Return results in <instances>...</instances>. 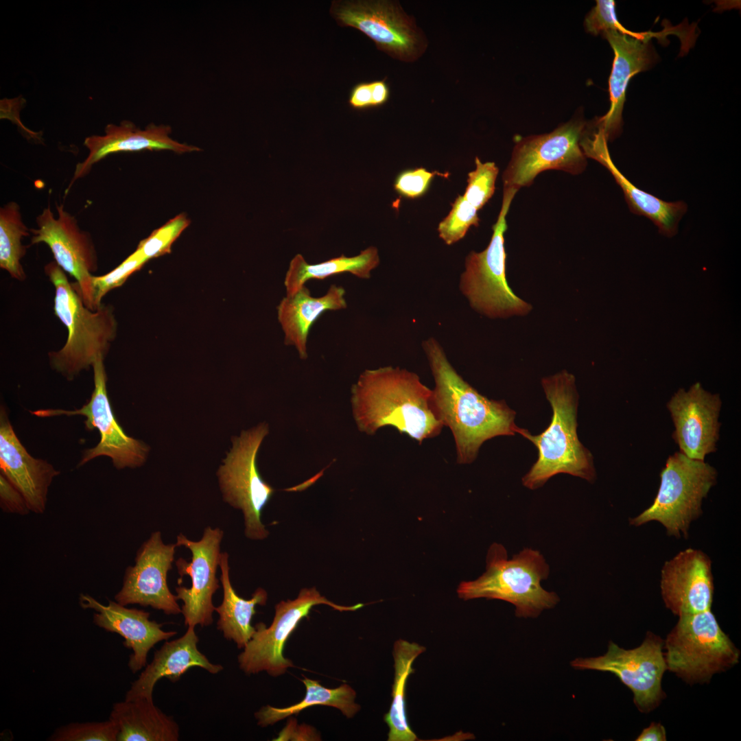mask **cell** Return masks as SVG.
I'll use <instances>...</instances> for the list:
<instances>
[{"label":"cell","mask_w":741,"mask_h":741,"mask_svg":"<svg viewBox=\"0 0 741 741\" xmlns=\"http://www.w3.org/2000/svg\"><path fill=\"white\" fill-rule=\"evenodd\" d=\"M422 346L435 383L434 410L452 433L458 464L472 463L486 440L516 434V412L505 401L489 399L467 382L434 338L424 340Z\"/></svg>","instance_id":"cell-1"},{"label":"cell","mask_w":741,"mask_h":741,"mask_svg":"<svg viewBox=\"0 0 741 741\" xmlns=\"http://www.w3.org/2000/svg\"><path fill=\"white\" fill-rule=\"evenodd\" d=\"M357 429L374 435L392 426L421 444L438 436L442 422L435 414L432 390L414 372L391 366L362 372L351 389Z\"/></svg>","instance_id":"cell-2"},{"label":"cell","mask_w":741,"mask_h":741,"mask_svg":"<svg viewBox=\"0 0 741 741\" xmlns=\"http://www.w3.org/2000/svg\"><path fill=\"white\" fill-rule=\"evenodd\" d=\"M541 385L552 409L550 423L538 435L519 427L516 430L538 450L537 461L522 478L523 485L537 489L558 473L593 482L596 478L593 456L577 434L578 394L574 375L563 370L543 378Z\"/></svg>","instance_id":"cell-3"},{"label":"cell","mask_w":741,"mask_h":741,"mask_svg":"<svg viewBox=\"0 0 741 741\" xmlns=\"http://www.w3.org/2000/svg\"><path fill=\"white\" fill-rule=\"evenodd\" d=\"M45 272L55 287L54 314L68 331L64 345L49 352V361L52 369L71 380L97 357L105 358L117 336V322L111 305L87 307L76 282L70 283L55 261L45 266Z\"/></svg>","instance_id":"cell-4"},{"label":"cell","mask_w":741,"mask_h":741,"mask_svg":"<svg viewBox=\"0 0 741 741\" xmlns=\"http://www.w3.org/2000/svg\"><path fill=\"white\" fill-rule=\"evenodd\" d=\"M549 572L539 551L526 548L508 559L505 548L494 543L488 551L486 572L475 580L462 582L457 593L464 600L484 598L508 602L515 607L517 617L536 618L559 601L556 593L541 585Z\"/></svg>","instance_id":"cell-5"},{"label":"cell","mask_w":741,"mask_h":741,"mask_svg":"<svg viewBox=\"0 0 741 741\" xmlns=\"http://www.w3.org/2000/svg\"><path fill=\"white\" fill-rule=\"evenodd\" d=\"M679 618L663 642L666 670L687 683H703L739 662V650L711 609Z\"/></svg>","instance_id":"cell-6"},{"label":"cell","mask_w":741,"mask_h":741,"mask_svg":"<svg viewBox=\"0 0 741 741\" xmlns=\"http://www.w3.org/2000/svg\"><path fill=\"white\" fill-rule=\"evenodd\" d=\"M652 504L630 524L639 526L657 521L668 535H688L690 524L702 513V502L716 484L717 471L705 460L688 458L680 451L668 457Z\"/></svg>","instance_id":"cell-7"},{"label":"cell","mask_w":741,"mask_h":741,"mask_svg":"<svg viewBox=\"0 0 741 741\" xmlns=\"http://www.w3.org/2000/svg\"><path fill=\"white\" fill-rule=\"evenodd\" d=\"M517 192L504 189L502 208L490 243L482 252H469L460 278V290L470 306L490 318L522 316L531 309L530 304L514 294L506 277V217Z\"/></svg>","instance_id":"cell-8"},{"label":"cell","mask_w":741,"mask_h":741,"mask_svg":"<svg viewBox=\"0 0 741 741\" xmlns=\"http://www.w3.org/2000/svg\"><path fill=\"white\" fill-rule=\"evenodd\" d=\"M268 432V424L261 423L233 438L232 448L217 472L224 501L242 511L244 533L252 540H263L269 534L261 517L275 490L263 480L257 467V455Z\"/></svg>","instance_id":"cell-9"},{"label":"cell","mask_w":741,"mask_h":741,"mask_svg":"<svg viewBox=\"0 0 741 741\" xmlns=\"http://www.w3.org/2000/svg\"><path fill=\"white\" fill-rule=\"evenodd\" d=\"M587 127V124L577 117L550 133L517 139L503 174L504 189L518 191L530 186L539 174L549 169L572 174L582 173L587 165V157L581 141Z\"/></svg>","instance_id":"cell-10"},{"label":"cell","mask_w":741,"mask_h":741,"mask_svg":"<svg viewBox=\"0 0 741 741\" xmlns=\"http://www.w3.org/2000/svg\"><path fill=\"white\" fill-rule=\"evenodd\" d=\"M326 604L339 611H354L364 606L337 604L321 596L315 588L301 589L294 600H282L275 606V614L269 627L263 622L255 625V632L237 657L239 668L247 674L265 671L272 677L286 672L294 667L291 660L283 656L286 641L299 622L307 617L311 608Z\"/></svg>","instance_id":"cell-11"},{"label":"cell","mask_w":741,"mask_h":741,"mask_svg":"<svg viewBox=\"0 0 741 741\" xmlns=\"http://www.w3.org/2000/svg\"><path fill=\"white\" fill-rule=\"evenodd\" d=\"M104 357L99 356L93 364L94 390L89 401L80 409L38 410L32 413L39 417L81 415L86 417V429H97L100 440L84 451L78 467L99 456H108L117 469L141 467L146 461L149 447L142 441L126 435L116 421L108 396Z\"/></svg>","instance_id":"cell-12"},{"label":"cell","mask_w":741,"mask_h":741,"mask_svg":"<svg viewBox=\"0 0 741 741\" xmlns=\"http://www.w3.org/2000/svg\"><path fill=\"white\" fill-rule=\"evenodd\" d=\"M663 641L648 633L642 644L626 650L610 642L602 656L576 658L571 666L578 670L608 672L617 676L633 694V701L642 712L655 709L665 696L661 687L666 670Z\"/></svg>","instance_id":"cell-13"},{"label":"cell","mask_w":741,"mask_h":741,"mask_svg":"<svg viewBox=\"0 0 741 741\" xmlns=\"http://www.w3.org/2000/svg\"><path fill=\"white\" fill-rule=\"evenodd\" d=\"M56 208V217L49 206L36 217L37 228L30 229L31 244L45 243L49 247L56 263L76 280L86 306L96 310L92 287L93 273L98 267L95 244L63 204Z\"/></svg>","instance_id":"cell-14"},{"label":"cell","mask_w":741,"mask_h":741,"mask_svg":"<svg viewBox=\"0 0 741 741\" xmlns=\"http://www.w3.org/2000/svg\"><path fill=\"white\" fill-rule=\"evenodd\" d=\"M223 536L224 532L220 528L210 526L204 528L202 538L197 541L189 540L182 533L177 535V547L184 546L191 553V562L183 558L176 561L180 578L188 575L191 578L189 588L176 587V598L183 602L181 613L185 626H208L213 622L215 607L213 596L220 587L216 572Z\"/></svg>","instance_id":"cell-15"},{"label":"cell","mask_w":741,"mask_h":741,"mask_svg":"<svg viewBox=\"0 0 741 741\" xmlns=\"http://www.w3.org/2000/svg\"><path fill=\"white\" fill-rule=\"evenodd\" d=\"M330 13L339 25L361 31L391 56L407 60L418 52L417 31L392 1H333Z\"/></svg>","instance_id":"cell-16"},{"label":"cell","mask_w":741,"mask_h":741,"mask_svg":"<svg viewBox=\"0 0 741 741\" xmlns=\"http://www.w3.org/2000/svg\"><path fill=\"white\" fill-rule=\"evenodd\" d=\"M176 548V543H164L159 531L152 532L138 550L134 565L126 568L115 601L124 606L150 607L167 615L181 613L176 596L167 582Z\"/></svg>","instance_id":"cell-17"},{"label":"cell","mask_w":741,"mask_h":741,"mask_svg":"<svg viewBox=\"0 0 741 741\" xmlns=\"http://www.w3.org/2000/svg\"><path fill=\"white\" fill-rule=\"evenodd\" d=\"M674 425L672 438L679 451L690 458L705 460L717 450L722 401L699 382L688 390L679 389L667 403Z\"/></svg>","instance_id":"cell-18"},{"label":"cell","mask_w":741,"mask_h":741,"mask_svg":"<svg viewBox=\"0 0 741 741\" xmlns=\"http://www.w3.org/2000/svg\"><path fill=\"white\" fill-rule=\"evenodd\" d=\"M660 587L666 607L676 615L711 609L714 586L710 558L700 550L681 551L663 565Z\"/></svg>","instance_id":"cell-19"},{"label":"cell","mask_w":741,"mask_h":741,"mask_svg":"<svg viewBox=\"0 0 741 741\" xmlns=\"http://www.w3.org/2000/svg\"><path fill=\"white\" fill-rule=\"evenodd\" d=\"M79 603L83 609L95 611L93 623L96 626L124 639V646L132 650L128 663L132 673L145 667L148 652L155 644L177 633L163 631L162 624L150 620L149 612L128 608L116 601L108 600L107 604H103L90 595L81 593Z\"/></svg>","instance_id":"cell-20"},{"label":"cell","mask_w":741,"mask_h":741,"mask_svg":"<svg viewBox=\"0 0 741 741\" xmlns=\"http://www.w3.org/2000/svg\"><path fill=\"white\" fill-rule=\"evenodd\" d=\"M602 35L614 51L609 80L611 106L605 115L595 120L593 126L600 130L609 141L622 132L625 93L631 78L651 68L658 56L651 38L639 39L617 31L604 32Z\"/></svg>","instance_id":"cell-21"},{"label":"cell","mask_w":741,"mask_h":741,"mask_svg":"<svg viewBox=\"0 0 741 741\" xmlns=\"http://www.w3.org/2000/svg\"><path fill=\"white\" fill-rule=\"evenodd\" d=\"M0 469L1 473L23 495L30 511L43 513L49 487L60 471L27 451L3 407L0 412Z\"/></svg>","instance_id":"cell-22"},{"label":"cell","mask_w":741,"mask_h":741,"mask_svg":"<svg viewBox=\"0 0 741 741\" xmlns=\"http://www.w3.org/2000/svg\"><path fill=\"white\" fill-rule=\"evenodd\" d=\"M171 132L169 126L163 124H150L143 130L126 120L119 125L108 124L104 135H91L85 139L84 145L89 154L77 164L69 189L76 180L87 175L94 164L110 154L143 150H167L178 154L201 150L197 146L174 140L169 137Z\"/></svg>","instance_id":"cell-23"},{"label":"cell","mask_w":741,"mask_h":741,"mask_svg":"<svg viewBox=\"0 0 741 741\" xmlns=\"http://www.w3.org/2000/svg\"><path fill=\"white\" fill-rule=\"evenodd\" d=\"M581 147L586 157L597 161L610 172L621 187L632 213L650 220L657 226L659 232L665 236L672 237L677 233L679 222L687 209L684 202H666L631 183L612 161L607 140L601 130L586 132L581 141Z\"/></svg>","instance_id":"cell-24"},{"label":"cell","mask_w":741,"mask_h":741,"mask_svg":"<svg viewBox=\"0 0 741 741\" xmlns=\"http://www.w3.org/2000/svg\"><path fill=\"white\" fill-rule=\"evenodd\" d=\"M198 636L195 627L188 626L180 637L166 641L154 652L152 661L132 684L126 694V700L146 698L153 700L156 683L162 678L173 683L178 681L189 669L202 668L211 674H217L224 668L211 663L198 648Z\"/></svg>","instance_id":"cell-25"},{"label":"cell","mask_w":741,"mask_h":741,"mask_svg":"<svg viewBox=\"0 0 741 741\" xmlns=\"http://www.w3.org/2000/svg\"><path fill=\"white\" fill-rule=\"evenodd\" d=\"M345 290L331 285L325 294L311 295L306 285L292 296H285L277 306V319L283 332L284 344L293 346L302 360L307 358V340L314 322L326 311L346 308Z\"/></svg>","instance_id":"cell-26"},{"label":"cell","mask_w":741,"mask_h":741,"mask_svg":"<svg viewBox=\"0 0 741 741\" xmlns=\"http://www.w3.org/2000/svg\"><path fill=\"white\" fill-rule=\"evenodd\" d=\"M109 718L119 729L117 741H177L180 728L153 700L138 698L115 703Z\"/></svg>","instance_id":"cell-27"},{"label":"cell","mask_w":741,"mask_h":741,"mask_svg":"<svg viewBox=\"0 0 741 741\" xmlns=\"http://www.w3.org/2000/svg\"><path fill=\"white\" fill-rule=\"evenodd\" d=\"M220 582L223 588L222 603L215 608L219 615L217 628L224 637L233 641L238 648H244L255 632L251 624L256 613L257 605L263 606L268 600V593L263 588L257 589L251 598L246 600L238 596L233 589L229 576L228 554L222 552L220 559Z\"/></svg>","instance_id":"cell-28"},{"label":"cell","mask_w":741,"mask_h":741,"mask_svg":"<svg viewBox=\"0 0 741 741\" xmlns=\"http://www.w3.org/2000/svg\"><path fill=\"white\" fill-rule=\"evenodd\" d=\"M379 263L378 250L375 246H370L354 257L342 255L317 264L308 263L302 255L297 254L290 262L284 279L285 295L294 294L309 280H324L345 272L360 279H368L370 277L371 271Z\"/></svg>","instance_id":"cell-29"},{"label":"cell","mask_w":741,"mask_h":741,"mask_svg":"<svg viewBox=\"0 0 741 741\" xmlns=\"http://www.w3.org/2000/svg\"><path fill=\"white\" fill-rule=\"evenodd\" d=\"M302 682L306 690L303 700L286 707L279 708L269 705L263 706L255 713L257 725L261 727L272 725L316 705L335 707L349 718L353 717L360 709V705L355 702V691L346 683L336 688H328L322 686L318 681L307 677L302 679Z\"/></svg>","instance_id":"cell-30"},{"label":"cell","mask_w":741,"mask_h":741,"mask_svg":"<svg viewBox=\"0 0 741 741\" xmlns=\"http://www.w3.org/2000/svg\"><path fill=\"white\" fill-rule=\"evenodd\" d=\"M425 648L416 642L399 639L395 642L392 655L395 677L392 690V703L384 719L388 725V741H414L417 736L408 725L405 709V686L412 664Z\"/></svg>","instance_id":"cell-31"},{"label":"cell","mask_w":741,"mask_h":741,"mask_svg":"<svg viewBox=\"0 0 741 741\" xmlns=\"http://www.w3.org/2000/svg\"><path fill=\"white\" fill-rule=\"evenodd\" d=\"M30 234V231L23 222L20 207L16 202H9L1 207L0 267L18 281L26 279L21 263L26 249L21 240Z\"/></svg>","instance_id":"cell-32"},{"label":"cell","mask_w":741,"mask_h":741,"mask_svg":"<svg viewBox=\"0 0 741 741\" xmlns=\"http://www.w3.org/2000/svg\"><path fill=\"white\" fill-rule=\"evenodd\" d=\"M478 211L463 196H458L449 214L438 225L439 237L447 245L462 239L471 226H478Z\"/></svg>","instance_id":"cell-33"},{"label":"cell","mask_w":741,"mask_h":741,"mask_svg":"<svg viewBox=\"0 0 741 741\" xmlns=\"http://www.w3.org/2000/svg\"><path fill=\"white\" fill-rule=\"evenodd\" d=\"M119 729L110 718L102 722H71L57 728L51 741H117Z\"/></svg>","instance_id":"cell-34"},{"label":"cell","mask_w":741,"mask_h":741,"mask_svg":"<svg viewBox=\"0 0 741 741\" xmlns=\"http://www.w3.org/2000/svg\"><path fill=\"white\" fill-rule=\"evenodd\" d=\"M190 220L185 213H180L160 228L154 230L148 237L141 240L138 250L149 261L170 252L171 246L181 233L189 226Z\"/></svg>","instance_id":"cell-35"},{"label":"cell","mask_w":741,"mask_h":741,"mask_svg":"<svg viewBox=\"0 0 741 741\" xmlns=\"http://www.w3.org/2000/svg\"><path fill=\"white\" fill-rule=\"evenodd\" d=\"M475 162V169L468 174L463 196L479 210L494 193L499 169L493 162L482 163L478 157Z\"/></svg>","instance_id":"cell-36"},{"label":"cell","mask_w":741,"mask_h":741,"mask_svg":"<svg viewBox=\"0 0 741 741\" xmlns=\"http://www.w3.org/2000/svg\"><path fill=\"white\" fill-rule=\"evenodd\" d=\"M148 261L138 250L132 252L121 264L110 272L101 276L92 277L94 302L97 308L102 305L104 296L111 290L122 285L128 278Z\"/></svg>","instance_id":"cell-37"},{"label":"cell","mask_w":741,"mask_h":741,"mask_svg":"<svg viewBox=\"0 0 741 741\" xmlns=\"http://www.w3.org/2000/svg\"><path fill=\"white\" fill-rule=\"evenodd\" d=\"M615 6L613 0H597L596 5L585 17L586 31L594 36L607 31H617L639 39L652 37L651 32L638 33L626 30L618 20Z\"/></svg>","instance_id":"cell-38"},{"label":"cell","mask_w":741,"mask_h":741,"mask_svg":"<svg viewBox=\"0 0 741 741\" xmlns=\"http://www.w3.org/2000/svg\"><path fill=\"white\" fill-rule=\"evenodd\" d=\"M435 173L422 167L405 170L396 178L395 189L405 198H419L427 191Z\"/></svg>","instance_id":"cell-39"},{"label":"cell","mask_w":741,"mask_h":741,"mask_svg":"<svg viewBox=\"0 0 741 741\" xmlns=\"http://www.w3.org/2000/svg\"><path fill=\"white\" fill-rule=\"evenodd\" d=\"M0 506L3 512L8 513L25 515L30 512L23 495L1 473L0 474Z\"/></svg>","instance_id":"cell-40"},{"label":"cell","mask_w":741,"mask_h":741,"mask_svg":"<svg viewBox=\"0 0 741 741\" xmlns=\"http://www.w3.org/2000/svg\"><path fill=\"white\" fill-rule=\"evenodd\" d=\"M349 104L357 110L373 108V94L370 82H361L355 85L349 94Z\"/></svg>","instance_id":"cell-41"},{"label":"cell","mask_w":741,"mask_h":741,"mask_svg":"<svg viewBox=\"0 0 741 741\" xmlns=\"http://www.w3.org/2000/svg\"><path fill=\"white\" fill-rule=\"evenodd\" d=\"M636 741H666V732L664 727L659 722H652L643 729L635 739Z\"/></svg>","instance_id":"cell-42"},{"label":"cell","mask_w":741,"mask_h":741,"mask_svg":"<svg viewBox=\"0 0 741 741\" xmlns=\"http://www.w3.org/2000/svg\"><path fill=\"white\" fill-rule=\"evenodd\" d=\"M373 94V107L384 105L389 99L390 89L386 81L375 80L370 82Z\"/></svg>","instance_id":"cell-43"}]
</instances>
